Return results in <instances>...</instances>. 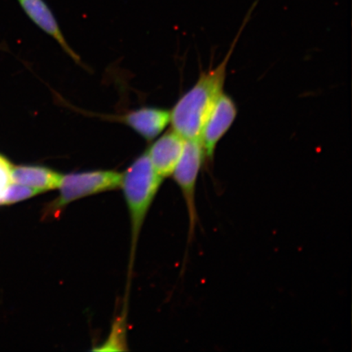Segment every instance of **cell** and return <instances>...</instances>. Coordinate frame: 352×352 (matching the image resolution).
<instances>
[{
	"instance_id": "obj_1",
	"label": "cell",
	"mask_w": 352,
	"mask_h": 352,
	"mask_svg": "<svg viewBox=\"0 0 352 352\" xmlns=\"http://www.w3.org/2000/svg\"><path fill=\"white\" fill-rule=\"evenodd\" d=\"M239 35L221 63L217 67L202 72L195 85L182 96L170 110L173 129L184 139L200 140L206 118L223 92L228 65L235 50Z\"/></svg>"
},
{
	"instance_id": "obj_2",
	"label": "cell",
	"mask_w": 352,
	"mask_h": 352,
	"mask_svg": "<svg viewBox=\"0 0 352 352\" xmlns=\"http://www.w3.org/2000/svg\"><path fill=\"white\" fill-rule=\"evenodd\" d=\"M164 179L154 169L147 151L136 158L122 174L121 188L129 211L131 223L129 278L133 270L140 231Z\"/></svg>"
},
{
	"instance_id": "obj_3",
	"label": "cell",
	"mask_w": 352,
	"mask_h": 352,
	"mask_svg": "<svg viewBox=\"0 0 352 352\" xmlns=\"http://www.w3.org/2000/svg\"><path fill=\"white\" fill-rule=\"evenodd\" d=\"M122 174L116 170H91L63 175L59 195L43 209V217L58 218L72 202L121 188Z\"/></svg>"
},
{
	"instance_id": "obj_4",
	"label": "cell",
	"mask_w": 352,
	"mask_h": 352,
	"mask_svg": "<svg viewBox=\"0 0 352 352\" xmlns=\"http://www.w3.org/2000/svg\"><path fill=\"white\" fill-rule=\"evenodd\" d=\"M205 157L201 140H186L183 153L173 174L176 184L182 192L187 206L189 220L188 241L195 235L197 224L196 186Z\"/></svg>"
},
{
	"instance_id": "obj_5",
	"label": "cell",
	"mask_w": 352,
	"mask_h": 352,
	"mask_svg": "<svg viewBox=\"0 0 352 352\" xmlns=\"http://www.w3.org/2000/svg\"><path fill=\"white\" fill-rule=\"evenodd\" d=\"M237 116L235 101L226 94L220 95L202 126L201 142L205 156L213 158L217 144L231 129Z\"/></svg>"
},
{
	"instance_id": "obj_6",
	"label": "cell",
	"mask_w": 352,
	"mask_h": 352,
	"mask_svg": "<svg viewBox=\"0 0 352 352\" xmlns=\"http://www.w3.org/2000/svg\"><path fill=\"white\" fill-rule=\"evenodd\" d=\"M186 140L173 129L166 132L148 149L154 169L162 178L173 175L184 151Z\"/></svg>"
},
{
	"instance_id": "obj_7",
	"label": "cell",
	"mask_w": 352,
	"mask_h": 352,
	"mask_svg": "<svg viewBox=\"0 0 352 352\" xmlns=\"http://www.w3.org/2000/svg\"><path fill=\"white\" fill-rule=\"evenodd\" d=\"M147 142L157 138L170 122V111L156 107H142L118 118Z\"/></svg>"
},
{
	"instance_id": "obj_8",
	"label": "cell",
	"mask_w": 352,
	"mask_h": 352,
	"mask_svg": "<svg viewBox=\"0 0 352 352\" xmlns=\"http://www.w3.org/2000/svg\"><path fill=\"white\" fill-rule=\"evenodd\" d=\"M22 10L35 25L43 32L50 35L63 50L77 63H80L79 56L66 42L60 25L47 3L44 0H17Z\"/></svg>"
},
{
	"instance_id": "obj_9",
	"label": "cell",
	"mask_w": 352,
	"mask_h": 352,
	"mask_svg": "<svg viewBox=\"0 0 352 352\" xmlns=\"http://www.w3.org/2000/svg\"><path fill=\"white\" fill-rule=\"evenodd\" d=\"M63 174L41 165L13 166V182L34 189L39 193L58 188Z\"/></svg>"
},
{
	"instance_id": "obj_10",
	"label": "cell",
	"mask_w": 352,
	"mask_h": 352,
	"mask_svg": "<svg viewBox=\"0 0 352 352\" xmlns=\"http://www.w3.org/2000/svg\"><path fill=\"white\" fill-rule=\"evenodd\" d=\"M41 195L34 189L13 182L7 189L3 196L0 198V206H10L19 204L30 198Z\"/></svg>"
},
{
	"instance_id": "obj_11",
	"label": "cell",
	"mask_w": 352,
	"mask_h": 352,
	"mask_svg": "<svg viewBox=\"0 0 352 352\" xmlns=\"http://www.w3.org/2000/svg\"><path fill=\"white\" fill-rule=\"evenodd\" d=\"M12 162L8 160V157L0 153V198H1L7 189L10 187L13 183Z\"/></svg>"
}]
</instances>
